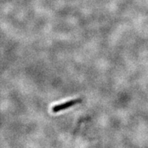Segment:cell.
I'll return each instance as SVG.
<instances>
[{"instance_id": "1", "label": "cell", "mask_w": 148, "mask_h": 148, "mask_svg": "<svg viewBox=\"0 0 148 148\" xmlns=\"http://www.w3.org/2000/svg\"><path fill=\"white\" fill-rule=\"evenodd\" d=\"M78 102H79V100L74 99L70 100V101H68L63 102V103H59V104H57V105L54 106V107H52V112L57 113V112H60V111L64 110L67 109L69 107H71L72 106L76 104Z\"/></svg>"}]
</instances>
